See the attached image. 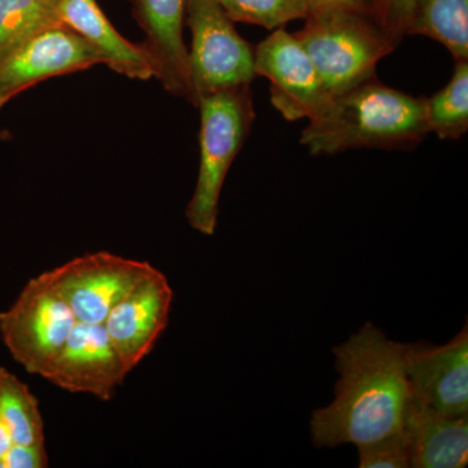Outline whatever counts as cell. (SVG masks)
<instances>
[{
	"mask_svg": "<svg viewBox=\"0 0 468 468\" xmlns=\"http://www.w3.org/2000/svg\"><path fill=\"white\" fill-rule=\"evenodd\" d=\"M405 350L406 344L389 340L371 323L335 347L340 374L335 401L315 410L310 421L316 448H358L402 432L412 399Z\"/></svg>",
	"mask_w": 468,
	"mask_h": 468,
	"instance_id": "1",
	"label": "cell"
},
{
	"mask_svg": "<svg viewBox=\"0 0 468 468\" xmlns=\"http://www.w3.org/2000/svg\"><path fill=\"white\" fill-rule=\"evenodd\" d=\"M428 134L427 98L389 88L374 77L335 97L324 116L309 122L301 144L313 155H335L363 147L412 149Z\"/></svg>",
	"mask_w": 468,
	"mask_h": 468,
	"instance_id": "2",
	"label": "cell"
},
{
	"mask_svg": "<svg viewBox=\"0 0 468 468\" xmlns=\"http://www.w3.org/2000/svg\"><path fill=\"white\" fill-rule=\"evenodd\" d=\"M197 107L201 111V158L186 218L194 230L212 236L228 172L248 140L257 113L250 85L211 92L202 97Z\"/></svg>",
	"mask_w": 468,
	"mask_h": 468,
	"instance_id": "3",
	"label": "cell"
},
{
	"mask_svg": "<svg viewBox=\"0 0 468 468\" xmlns=\"http://www.w3.org/2000/svg\"><path fill=\"white\" fill-rule=\"evenodd\" d=\"M304 20L294 37L334 98L377 77L378 61L396 50L366 15L307 14Z\"/></svg>",
	"mask_w": 468,
	"mask_h": 468,
	"instance_id": "4",
	"label": "cell"
},
{
	"mask_svg": "<svg viewBox=\"0 0 468 468\" xmlns=\"http://www.w3.org/2000/svg\"><path fill=\"white\" fill-rule=\"evenodd\" d=\"M76 323L66 300L43 272L30 279L12 306L0 313V337L27 374L45 378Z\"/></svg>",
	"mask_w": 468,
	"mask_h": 468,
	"instance_id": "5",
	"label": "cell"
},
{
	"mask_svg": "<svg viewBox=\"0 0 468 468\" xmlns=\"http://www.w3.org/2000/svg\"><path fill=\"white\" fill-rule=\"evenodd\" d=\"M194 107L211 92L250 85L257 77L254 48L237 32L218 0H186Z\"/></svg>",
	"mask_w": 468,
	"mask_h": 468,
	"instance_id": "6",
	"label": "cell"
},
{
	"mask_svg": "<svg viewBox=\"0 0 468 468\" xmlns=\"http://www.w3.org/2000/svg\"><path fill=\"white\" fill-rule=\"evenodd\" d=\"M257 77L271 84V101L288 122L324 116L335 98L326 90L313 60L294 34L273 30L254 50Z\"/></svg>",
	"mask_w": 468,
	"mask_h": 468,
	"instance_id": "7",
	"label": "cell"
},
{
	"mask_svg": "<svg viewBox=\"0 0 468 468\" xmlns=\"http://www.w3.org/2000/svg\"><path fill=\"white\" fill-rule=\"evenodd\" d=\"M151 267L147 261L97 251L80 255L45 273L77 322L103 324L117 302Z\"/></svg>",
	"mask_w": 468,
	"mask_h": 468,
	"instance_id": "8",
	"label": "cell"
},
{
	"mask_svg": "<svg viewBox=\"0 0 468 468\" xmlns=\"http://www.w3.org/2000/svg\"><path fill=\"white\" fill-rule=\"evenodd\" d=\"M172 303L174 289L167 276L151 267L110 311L103 325L128 374L167 329Z\"/></svg>",
	"mask_w": 468,
	"mask_h": 468,
	"instance_id": "9",
	"label": "cell"
},
{
	"mask_svg": "<svg viewBox=\"0 0 468 468\" xmlns=\"http://www.w3.org/2000/svg\"><path fill=\"white\" fill-rule=\"evenodd\" d=\"M103 64L75 30L63 24L48 27L0 60V111L32 86Z\"/></svg>",
	"mask_w": 468,
	"mask_h": 468,
	"instance_id": "10",
	"label": "cell"
},
{
	"mask_svg": "<svg viewBox=\"0 0 468 468\" xmlns=\"http://www.w3.org/2000/svg\"><path fill=\"white\" fill-rule=\"evenodd\" d=\"M412 397L449 417H468V326L442 346L406 345Z\"/></svg>",
	"mask_w": 468,
	"mask_h": 468,
	"instance_id": "11",
	"label": "cell"
},
{
	"mask_svg": "<svg viewBox=\"0 0 468 468\" xmlns=\"http://www.w3.org/2000/svg\"><path fill=\"white\" fill-rule=\"evenodd\" d=\"M128 372L103 324L77 322L45 380L69 393L110 401Z\"/></svg>",
	"mask_w": 468,
	"mask_h": 468,
	"instance_id": "12",
	"label": "cell"
},
{
	"mask_svg": "<svg viewBox=\"0 0 468 468\" xmlns=\"http://www.w3.org/2000/svg\"><path fill=\"white\" fill-rule=\"evenodd\" d=\"M135 17L146 34L154 77L172 95L194 106L189 50L184 41L186 0H134Z\"/></svg>",
	"mask_w": 468,
	"mask_h": 468,
	"instance_id": "13",
	"label": "cell"
},
{
	"mask_svg": "<svg viewBox=\"0 0 468 468\" xmlns=\"http://www.w3.org/2000/svg\"><path fill=\"white\" fill-rule=\"evenodd\" d=\"M57 12L58 21L80 34L111 69L141 81L153 79L149 52L117 32L97 0H58Z\"/></svg>",
	"mask_w": 468,
	"mask_h": 468,
	"instance_id": "14",
	"label": "cell"
},
{
	"mask_svg": "<svg viewBox=\"0 0 468 468\" xmlns=\"http://www.w3.org/2000/svg\"><path fill=\"white\" fill-rule=\"evenodd\" d=\"M414 468H463L468 463V418L449 417L412 397L403 426Z\"/></svg>",
	"mask_w": 468,
	"mask_h": 468,
	"instance_id": "15",
	"label": "cell"
},
{
	"mask_svg": "<svg viewBox=\"0 0 468 468\" xmlns=\"http://www.w3.org/2000/svg\"><path fill=\"white\" fill-rule=\"evenodd\" d=\"M406 36H424L468 60V0H417Z\"/></svg>",
	"mask_w": 468,
	"mask_h": 468,
	"instance_id": "16",
	"label": "cell"
},
{
	"mask_svg": "<svg viewBox=\"0 0 468 468\" xmlns=\"http://www.w3.org/2000/svg\"><path fill=\"white\" fill-rule=\"evenodd\" d=\"M0 421L14 445L46 443L38 399L26 383L5 367H0Z\"/></svg>",
	"mask_w": 468,
	"mask_h": 468,
	"instance_id": "17",
	"label": "cell"
},
{
	"mask_svg": "<svg viewBox=\"0 0 468 468\" xmlns=\"http://www.w3.org/2000/svg\"><path fill=\"white\" fill-rule=\"evenodd\" d=\"M58 0H0V60L34 36L60 26Z\"/></svg>",
	"mask_w": 468,
	"mask_h": 468,
	"instance_id": "18",
	"label": "cell"
},
{
	"mask_svg": "<svg viewBox=\"0 0 468 468\" xmlns=\"http://www.w3.org/2000/svg\"><path fill=\"white\" fill-rule=\"evenodd\" d=\"M427 125L440 140H460L468 131V61H455L451 81L427 98Z\"/></svg>",
	"mask_w": 468,
	"mask_h": 468,
	"instance_id": "19",
	"label": "cell"
},
{
	"mask_svg": "<svg viewBox=\"0 0 468 468\" xmlns=\"http://www.w3.org/2000/svg\"><path fill=\"white\" fill-rule=\"evenodd\" d=\"M233 23L276 30L307 16L306 0H218Z\"/></svg>",
	"mask_w": 468,
	"mask_h": 468,
	"instance_id": "20",
	"label": "cell"
},
{
	"mask_svg": "<svg viewBox=\"0 0 468 468\" xmlns=\"http://www.w3.org/2000/svg\"><path fill=\"white\" fill-rule=\"evenodd\" d=\"M415 3L417 0H368L369 18L396 48L408 34Z\"/></svg>",
	"mask_w": 468,
	"mask_h": 468,
	"instance_id": "21",
	"label": "cell"
},
{
	"mask_svg": "<svg viewBox=\"0 0 468 468\" xmlns=\"http://www.w3.org/2000/svg\"><path fill=\"white\" fill-rule=\"evenodd\" d=\"M360 468H408L410 454L403 431L377 442L358 446Z\"/></svg>",
	"mask_w": 468,
	"mask_h": 468,
	"instance_id": "22",
	"label": "cell"
},
{
	"mask_svg": "<svg viewBox=\"0 0 468 468\" xmlns=\"http://www.w3.org/2000/svg\"><path fill=\"white\" fill-rule=\"evenodd\" d=\"M46 443L41 445H14L0 461V468H48Z\"/></svg>",
	"mask_w": 468,
	"mask_h": 468,
	"instance_id": "23",
	"label": "cell"
},
{
	"mask_svg": "<svg viewBox=\"0 0 468 468\" xmlns=\"http://www.w3.org/2000/svg\"><path fill=\"white\" fill-rule=\"evenodd\" d=\"M306 5L307 14L347 12L368 16V0H306Z\"/></svg>",
	"mask_w": 468,
	"mask_h": 468,
	"instance_id": "24",
	"label": "cell"
},
{
	"mask_svg": "<svg viewBox=\"0 0 468 468\" xmlns=\"http://www.w3.org/2000/svg\"><path fill=\"white\" fill-rule=\"evenodd\" d=\"M12 446H14V442H12L11 436H9L7 430H5V427L3 426L2 421H0V461H2L5 452H7Z\"/></svg>",
	"mask_w": 468,
	"mask_h": 468,
	"instance_id": "25",
	"label": "cell"
},
{
	"mask_svg": "<svg viewBox=\"0 0 468 468\" xmlns=\"http://www.w3.org/2000/svg\"><path fill=\"white\" fill-rule=\"evenodd\" d=\"M132 2H134V0H132Z\"/></svg>",
	"mask_w": 468,
	"mask_h": 468,
	"instance_id": "26",
	"label": "cell"
}]
</instances>
